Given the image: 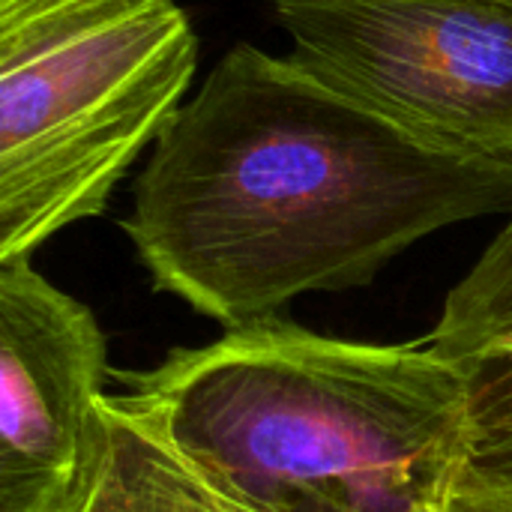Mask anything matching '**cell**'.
Masks as SVG:
<instances>
[{
	"instance_id": "obj_1",
	"label": "cell",
	"mask_w": 512,
	"mask_h": 512,
	"mask_svg": "<svg viewBox=\"0 0 512 512\" xmlns=\"http://www.w3.org/2000/svg\"><path fill=\"white\" fill-rule=\"evenodd\" d=\"M498 213H512V162L426 141L240 42L150 147L120 225L156 291L237 330Z\"/></svg>"
},
{
	"instance_id": "obj_2",
	"label": "cell",
	"mask_w": 512,
	"mask_h": 512,
	"mask_svg": "<svg viewBox=\"0 0 512 512\" xmlns=\"http://www.w3.org/2000/svg\"><path fill=\"white\" fill-rule=\"evenodd\" d=\"M123 384L111 399L156 447L255 512H447L474 462L468 384L432 345L276 318Z\"/></svg>"
},
{
	"instance_id": "obj_3",
	"label": "cell",
	"mask_w": 512,
	"mask_h": 512,
	"mask_svg": "<svg viewBox=\"0 0 512 512\" xmlns=\"http://www.w3.org/2000/svg\"><path fill=\"white\" fill-rule=\"evenodd\" d=\"M195 69L177 0H0V264L102 216Z\"/></svg>"
},
{
	"instance_id": "obj_4",
	"label": "cell",
	"mask_w": 512,
	"mask_h": 512,
	"mask_svg": "<svg viewBox=\"0 0 512 512\" xmlns=\"http://www.w3.org/2000/svg\"><path fill=\"white\" fill-rule=\"evenodd\" d=\"M291 57L450 150L512 162V6L495 0H276Z\"/></svg>"
},
{
	"instance_id": "obj_5",
	"label": "cell",
	"mask_w": 512,
	"mask_h": 512,
	"mask_svg": "<svg viewBox=\"0 0 512 512\" xmlns=\"http://www.w3.org/2000/svg\"><path fill=\"white\" fill-rule=\"evenodd\" d=\"M108 345L90 306L30 258L0 264V512L72 495L105 393Z\"/></svg>"
},
{
	"instance_id": "obj_6",
	"label": "cell",
	"mask_w": 512,
	"mask_h": 512,
	"mask_svg": "<svg viewBox=\"0 0 512 512\" xmlns=\"http://www.w3.org/2000/svg\"><path fill=\"white\" fill-rule=\"evenodd\" d=\"M429 345L468 384L474 465L512 477V213L450 288Z\"/></svg>"
},
{
	"instance_id": "obj_7",
	"label": "cell",
	"mask_w": 512,
	"mask_h": 512,
	"mask_svg": "<svg viewBox=\"0 0 512 512\" xmlns=\"http://www.w3.org/2000/svg\"><path fill=\"white\" fill-rule=\"evenodd\" d=\"M57 512H195L174 462L111 399L99 402L84 471Z\"/></svg>"
},
{
	"instance_id": "obj_8",
	"label": "cell",
	"mask_w": 512,
	"mask_h": 512,
	"mask_svg": "<svg viewBox=\"0 0 512 512\" xmlns=\"http://www.w3.org/2000/svg\"><path fill=\"white\" fill-rule=\"evenodd\" d=\"M447 512H512V477L471 462L450 495Z\"/></svg>"
},
{
	"instance_id": "obj_9",
	"label": "cell",
	"mask_w": 512,
	"mask_h": 512,
	"mask_svg": "<svg viewBox=\"0 0 512 512\" xmlns=\"http://www.w3.org/2000/svg\"><path fill=\"white\" fill-rule=\"evenodd\" d=\"M153 441V438H150ZM162 450V447H159ZM165 453V450H162ZM168 456V453H165ZM171 459V456H168ZM174 462V468H177V474H180V480H183V489H186V495H189V501H192V510L195 512H255L249 510V507H243V504H237V501H231L228 495H222L219 489H213L210 483H204L201 477H195V474H189L177 459H171Z\"/></svg>"
},
{
	"instance_id": "obj_10",
	"label": "cell",
	"mask_w": 512,
	"mask_h": 512,
	"mask_svg": "<svg viewBox=\"0 0 512 512\" xmlns=\"http://www.w3.org/2000/svg\"><path fill=\"white\" fill-rule=\"evenodd\" d=\"M495 3H507V6H512V0H495Z\"/></svg>"
}]
</instances>
